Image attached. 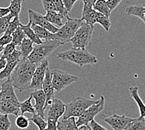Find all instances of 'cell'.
Returning a JSON list of instances; mask_svg holds the SVG:
<instances>
[{
    "instance_id": "8",
    "label": "cell",
    "mask_w": 145,
    "mask_h": 130,
    "mask_svg": "<svg viewBox=\"0 0 145 130\" xmlns=\"http://www.w3.org/2000/svg\"><path fill=\"white\" fill-rule=\"evenodd\" d=\"M105 100L104 96H101L97 103L88 108L84 112L78 117L76 121L78 127L82 125H88L91 121L95 119V116L104 110Z\"/></svg>"
},
{
    "instance_id": "24",
    "label": "cell",
    "mask_w": 145,
    "mask_h": 130,
    "mask_svg": "<svg viewBox=\"0 0 145 130\" xmlns=\"http://www.w3.org/2000/svg\"><path fill=\"white\" fill-rule=\"evenodd\" d=\"M45 17L48 22L53 25H55L58 26H62V19L63 16L58 11H48Z\"/></svg>"
},
{
    "instance_id": "49",
    "label": "cell",
    "mask_w": 145,
    "mask_h": 130,
    "mask_svg": "<svg viewBox=\"0 0 145 130\" xmlns=\"http://www.w3.org/2000/svg\"><path fill=\"white\" fill-rule=\"evenodd\" d=\"M78 129L79 130H91V129L89 124L88 125H82L80 126H78Z\"/></svg>"
},
{
    "instance_id": "10",
    "label": "cell",
    "mask_w": 145,
    "mask_h": 130,
    "mask_svg": "<svg viewBox=\"0 0 145 130\" xmlns=\"http://www.w3.org/2000/svg\"><path fill=\"white\" fill-rule=\"evenodd\" d=\"M48 67V60L44 59L36 66V68L33 73L31 83L29 88L34 89H41L43 87V83L44 79L45 73Z\"/></svg>"
},
{
    "instance_id": "31",
    "label": "cell",
    "mask_w": 145,
    "mask_h": 130,
    "mask_svg": "<svg viewBox=\"0 0 145 130\" xmlns=\"http://www.w3.org/2000/svg\"><path fill=\"white\" fill-rule=\"evenodd\" d=\"M11 35L12 38H13L12 42L16 44V46H20L23 40L26 36L20 26L18 27L17 29L15 30Z\"/></svg>"
},
{
    "instance_id": "45",
    "label": "cell",
    "mask_w": 145,
    "mask_h": 130,
    "mask_svg": "<svg viewBox=\"0 0 145 130\" xmlns=\"http://www.w3.org/2000/svg\"><path fill=\"white\" fill-rule=\"evenodd\" d=\"M48 123V126L46 129L48 130H56L57 129V122L53 120H46Z\"/></svg>"
},
{
    "instance_id": "29",
    "label": "cell",
    "mask_w": 145,
    "mask_h": 130,
    "mask_svg": "<svg viewBox=\"0 0 145 130\" xmlns=\"http://www.w3.org/2000/svg\"><path fill=\"white\" fill-rule=\"evenodd\" d=\"M19 62V61H18ZM18 62H13V63H7V66H5V68L0 71V82L5 79V78H10L12 72H13L14 68L16 65L18 63Z\"/></svg>"
},
{
    "instance_id": "11",
    "label": "cell",
    "mask_w": 145,
    "mask_h": 130,
    "mask_svg": "<svg viewBox=\"0 0 145 130\" xmlns=\"http://www.w3.org/2000/svg\"><path fill=\"white\" fill-rule=\"evenodd\" d=\"M29 22L31 24H35L46 28L48 31L53 33H55L58 31V28L54 26L53 24L48 22L45 16L38 13L37 12L32 10H28V11Z\"/></svg>"
},
{
    "instance_id": "50",
    "label": "cell",
    "mask_w": 145,
    "mask_h": 130,
    "mask_svg": "<svg viewBox=\"0 0 145 130\" xmlns=\"http://www.w3.org/2000/svg\"><path fill=\"white\" fill-rule=\"evenodd\" d=\"M3 49H4V46H0V54H1V53H2L3 51Z\"/></svg>"
},
{
    "instance_id": "36",
    "label": "cell",
    "mask_w": 145,
    "mask_h": 130,
    "mask_svg": "<svg viewBox=\"0 0 145 130\" xmlns=\"http://www.w3.org/2000/svg\"><path fill=\"white\" fill-rule=\"evenodd\" d=\"M11 123L8 114H0V130H8L10 128Z\"/></svg>"
},
{
    "instance_id": "30",
    "label": "cell",
    "mask_w": 145,
    "mask_h": 130,
    "mask_svg": "<svg viewBox=\"0 0 145 130\" xmlns=\"http://www.w3.org/2000/svg\"><path fill=\"white\" fill-rule=\"evenodd\" d=\"M25 0H11L9 6L10 13L13 15L14 17H19L21 10H22V3Z\"/></svg>"
},
{
    "instance_id": "48",
    "label": "cell",
    "mask_w": 145,
    "mask_h": 130,
    "mask_svg": "<svg viewBox=\"0 0 145 130\" xmlns=\"http://www.w3.org/2000/svg\"><path fill=\"white\" fill-rule=\"evenodd\" d=\"M81 1L83 2L84 4L88 5H90V6H91V7H93L97 0H81Z\"/></svg>"
},
{
    "instance_id": "35",
    "label": "cell",
    "mask_w": 145,
    "mask_h": 130,
    "mask_svg": "<svg viewBox=\"0 0 145 130\" xmlns=\"http://www.w3.org/2000/svg\"><path fill=\"white\" fill-rule=\"evenodd\" d=\"M20 22L19 17H14L13 19L11 21V22L9 24V26L5 31L4 35H11L17 29L18 26H20Z\"/></svg>"
},
{
    "instance_id": "9",
    "label": "cell",
    "mask_w": 145,
    "mask_h": 130,
    "mask_svg": "<svg viewBox=\"0 0 145 130\" xmlns=\"http://www.w3.org/2000/svg\"><path fill=\"white\" fill-rule=\"evenodd\" d=\"M65 105L61 100L54 98L45 110L46 120H51L58 123L60 117L64 114Z\"/></svg>"
},
{
    "instance_id": "44",
    "label": "cell",
    "mask_w": 145,
    "mask_h": 130,
    "mask_svg": "<svg viewBox=\"0 0 145 130\" xmlns=\"http://www.w3.org/2000/svg\"><path fill=\"white\" fill-rule=\"evenodd\" d=\"M106 1L109 8L111 11H113L118 6L120 3L122 1V0H106Z\"/></svg>"
},
{
    "instance_id": "15",
    "label": "cell",
    "mask_w": 145,
    "mask_h": 130,
    "mask_svg": "<svg viewBox=\"0 0 145 130\" xmlns=\"http://www.w3.org/2000/svg\"><path fill=\"white\" fill-rule=\"evenodd\" d=\"M30 96H31L35 101V105L33 106L36 113L45 118V104L46 98L43 90L42 89H35V91L30 93Z\"/></svg>"
},
{
    "instance_id": "47",
    "label": "cell",
    "mask_w": 145,
    "mask_h": 130,
    "mask_svg": "<svg viewBox=\"0 0 145 130\" xmlns=\"http://www.w3.org/2000/svg\"><path fill=\"white\" fill-rule=\"evenodd\" d=\"M7 59L0 58V71L3 70V69L5 68V66H7Z\"/></svg>"
},
{
    "instance_id": "39",
    "label": "cell",
    "mask_w": 145,
    "mask_h": 130,
    "mask_svg": "<svg viewBox=\"0 0 145 130\" xmlns=\"http://www.w3.org/2000/svg\"><path fill=\"white\" fill-rule=\"evenodd\" d=\"M21 58H22V53H21L20 50H15L13 53L6 58V59H7V63H13L20 61Z\"/></svg>"
},
{
    "instance_id": "6",
    "label": "cell",
    "mask_w": 145,
    "mask_h": 130,
    "mask_svg": "<svg viewBox=\"0 0 145 130\" xmlns=\"http://www.w3.org/2000/svg\"><path fill=\"white\" fill-rule=\"evenodd\" d=\"M94 26L89 25L84 22L78 29L70 41L72 47L76 48H86L89 45L92 38Z\"/></svg>"
},
{
    "instance_id": "7",
    "label": "cell",
    "mask_w": 145,
    "mask_h": 130,
    "mask_svg": "<svg viewBox=\"0 0 145 130\" xmlns=\"http://www.w3.org/2000/svg\"><path fill=\"white\" fill-rule=\"evenodd\" d=\"M53 73V84L54 89L57 92H59L65 88L78 81V77L67 73L58 69H54Z\"/></svg>"
},
{
    "instance_id": "26",
    "label": "cell",
    "mask_w": 145,
    "mask_h": 130,
    "mask_svg": "<svg viewBox=\"0 0 145 130\" xmlns=\"http://www.w3.org/2000/svg\"><path fill=\"white\" fill-rule=\"evenodd\" d=\"M125 130H145V119L144 117L139 116L137 118H134L129 122Z\"/></svg>"
},
{
    "instance_id": "27",
    "label": "cell",
    "mask_w": 145,
    "mask_h": 130,
    "mask_svg": "<svg viewBox=\"0 0 145 130\" xmlns=\"http://www.w3.org/2000/svg\"><path fill=\"white\" fill-rule=\"evenodd\" d=\"M32 96H30L29 98L23 102H20V108L21 114H24L25 113H35V109L34 106L31 104Z\"/></svg>"
},
{
    "instance_id": "18",
    "label": "cell",
    "mask_w": 145,
    "mask_h": 130,
    "mask_svg": "<svg viewBox=\"0 0 145 130\" xmlns=\"http://www.w3.org/2000/svg\"><path fill=\"white\" fill-rule=\"evenodd\" d=\"M129 89L131 98L137 103L140 111V116L144 117L145 118V104L139 95L138 88L137 86H131L129 88Z\"/></svg>"
},
{
    "instance_id": "22",
    "label": "cell",
    "mask_w": 145,
    "mask_h": 130,
    "mask_svg": "<svg viewBox=\"0 0 145 130\" xmlns=\"http://www.w3.org/2000/svg\"><path fill=\"white\" fill-rule=\"evenodd\" d=\"M31 22H28V23L27 25H22V23L20 24V26L21 28H22L23 31L25 33V35L26 36L27 38H28L30 39L33 43L35 44H40L41 43L42 41L40 38L36 35V33L35 31H33V29L31 28Z\"/></svg>"
},
{
    "instance_id": "12",
    "label": "cell",
    "mask_w": 145,
    "mask_h": 130,
    "mask_svg": "<svg viewBox=\"0 0 145 130\" xmlns=\"http://www.w3.org/2000/svg\"><path fill=\"white\" fill-rule=\"evenodd\" d=\"M42 89L46 95V101L45 104V110L54 98V89L53 84V73L49 68H47L43 83Z\"/></svg>"
},
{
    "instance_id": "42",
    "label": "cell",
    "mask_w": 145,
    "mask_h": 130,
    "mask_svg": "<svg viewBox=\"0 0 145 130\" xmlns=\"http://www.w3.org/2000/svg\"><path fill=\"white\" fill-rule=\"evenodd\" d=\"M89 125L91 130H106L107 129L105 127L103 126L100 124H99L93 119L89 123Z\"/></svg>"
},
{
    "instance_id": "3",
    "label": "cell",
    "mask_w": 145,
    "mask_h": 130,
    "mask_svg": "<svg viewBox=\"0 0 145 130\" xmlns=\"http://www.w3.org/2000/svg\"><path fill=\"white\" fill-rule=\"evenodd\" d=\"M63 44L57 40H45L40 44H35L33 51L28 56L30 61L38 65L46 59L57 48Z\"/></svg>"
},
{
    "instance_id": "14",
    "label": "cell",
    "mask_w": 145,
    "mask_h": 130,
    "mask_svg": "<svg viewBox=\"0 0 145 130\" xmlns=\"http://www.w3.org/2000/svg\"><path fill=\"white\" fill-rule=\"evenodd\" d=\"M134 118L127 117L125 115H118L114 114L112 116H109L104 120L111 128L114 130L125 129L127 125L131 122Z\"/></svg>"
},
{
    "instance_id": "13",
    "label": "cell",
    "mask_w": 145,
    "mask_h": 130,
    "mask_svg": "<svg viewBox=\"0 0 145 130\" xmlns=\"http://www.w3.org/2000/svg\"><path fill=\"white\" fill-rule=\"evenodd\" d=\"M0 88V101H12L19 103L20 101L15 94L14 86L10 78H8L4 82L1 83Z\"/></svg>"
},
{
    "instance_id": "17",
    "label": "cell",
    "mask_w": 145,
    "mask_h": 130,
    "mask_svg": "<svg viewBox=\"0 0 145 130\" xmlns=\"http://www.w3.org/2000/svg\"><path fill=\"white\" fill-rule=\"evenodd\" d=\"M97 13L98 11H96L91 6L84 4L81 19L88 25L94 26L96 23Z\"/></svg>"
},
{
    "instance_id": "46",
    "label": "cell",
    "mask_w": 145,
    "mask_h": 130,
    "mask_svg": "<svg viewBox=\"0 0 145 130\" xmlns=\"http://www.w3.org/2000/svg\"><path fill=\"white\" fill-rule=\"evenodd\" d=\"M10 13V11L9 8H1L0 7V18L5 16L6 15Z\"/></svg>"
},
{
    "instance_id": "5",
    "label": "cell",
    "mask_w": 145,
    "mask_h": 130,
    "mask_svg": "<svg viewBox=\"0 0 145 130\" xmlns=\"http://www.w3.org/2000/svg\"><path fill=\"white\" fill-rule=\"evenodd\" d=\"M67 21L62 26L58 29L55 34V40L61 41L64 44L70 41L71 39L73 37L78 29L82 25L83 21L81 19H76L66 16Z\"/></svg>"
},
{
    "instance_id": "40",
    "label": "cell",
    "mask_w": 145,
    "mask_h": 130,
    "mask_svg": "<svg viewBox=\"0 0 145 130\" xmlns=\"http://www.w3.org/2000/svg\"><path fill=\"white\" fill-rule=\"evenodd\" d=\"M42 5L44 10L48 11H58L53 0H41Z\"/></svg>"
},
{
    "instance_id": "4",
    "label": "cell",
    "mask_w": 145,
    "mask_h": 130,
    "mask_svg": "<svg viewBox=\"0 0 145 130\" xmlns=\"http://www.w3.org/2000/svg\"><path fill=\"white\" fill-rule=\"evenodd\" d=\"M98 100L88 99L77 96L71 102L65 105V111L63 115V118H68L69 117L78 118L88 108L93 104L97 103Z\"/></svg>"
},
{
    "instance_id": "16",
    "label": "cell",
    "mask_w": 145,
    "mask_h": 130,
    "mask_svg": "<svg viewBox=\"0 0 145 130\" xmlns=\"http://www.w3.org/2000/svg\"><path fill=\"white\" fill-rule=\"evenodd\" d=\"M20 112V103H18L12 101H0V114L18 116Z\"/></svg>"
},
{
    "instance_id": "51",
    "label": "cell",
    "mask_w": 145,
    "mask_h": 130,
    "mask_svg": "<svg viewBox=\"0 0 145 130\" xmlns=\"http://www.w3.org/2000/svg\"><path fill=\"white\" fill-rule=\"evenodd\" d=\"M0 89H1V88H0Z\"/></svg>"
},
{
    "instance_id": "20",
    "label": "cell",
    "mask_w": 145,
    "mask_h": 130,
    "mask_svg": "<svg viewBox=\"0 0 145 130\" xmlns=\"http://www.w3.org/2000/svg\"><path fill=\"white\" fill-rule=\"evenodd\" d=\"M125 12L127 15L137 16L142 20L145 24V7L142 5H131L126 8Z\"/></svg>"
},
{
    "instance_id": "37",
    "label": "cell",
    "mask_w": 145,
    "mask_h": 130,
    "mask_svg": "<svg viewBox=\"0 0 145 130\" xmlns=\"http://www.w3.org/2000/svg\"><path fill=\"white\" fill-rule=\"evenodd\" d=\"M16 45L14 43H13V42L5 45V46H4L3 51H2L3 53L1 56V58L6 59V58H7L10 54H11L15 50H16Z\"/></svg>"
},
{
    "instance_id": "19",
    "label": "cell",
    "mask_w": 145,
    "mask_h": 130,
    "mask_svg": "<svg viewBox=\"0 0 145 130\" xmlns=\"http://www.w3.org/2000/svg\"><path fill=\"white\" fill-rule=\"evenodd\" d=\"M57 129L59 130H78V127L75 121V117L62 118L57 123Z\"/></svg>"
},
{
    "instance_id": "33",
    "label": "cell",
    "mask_w": 145,
    "mask_h": 130,
    "mask_svg": "<svg viewBox=\"0 0 145 130\" xmlns=\"http://www.w3.org/2000/svg\"><path fill=\"white\" fill-rule=\"evenodd\" d=\"M13 18L14 16L11 13H9L5 16L0 18V36L7 31L9 24Z\"/></svg>"
},
{
    "instance_id": "43",
    "label": "cell",
    "mask_w": 145,
    "mask_h": 130,
    "mask_svg": "<svg viewBox=\"0 0 145 130\" xmlns=\"http://www.w3.org/2000/svg\"><path fill=\"white\" fill-rule=\"evenodd\" d=\"M77 0H62L63 3L64 5L66 10L69 13L72 10V7L74 5L75 3L76 2Z\"/></svg>"
},
{
    "instance_id": "38",
    "label": "cell",
    "mask_w": 145,
    "mask_h": 130,
    "mask_svg": "<svg viewBox=\"0 0 145 130\" xmlns=\"http://www.w3.org/2000/svg\"><path fill=\"white\" fill-rule=\"evenodd\" d=\"M54 3L57 8V10L61 14L63 18L66 17L68 15V12L66 10L64 5L63 3L62 0H53Z\"/></svg>"
},
{
    "instance_id": "32",
    "label": "cell",
    "mask_w": 145,
    "mask_h": 130,
    "mask_svg": "<svg viewBox=\"0 0 145 130\" xmlns=\"http://www.w3.org/2000/svg\"><path fill=\"white\" fill-rule=\"evenodd\" d=\"M96 23H99L103 27V28L106 31H108L109 29L110 28V26L111 25V23L110 21V18H108L104 14L99 13L98 11L97 15H96Z\"/></svg>"
},
{
    "instance_id": "34",
    "label": "cell",
    "mask_w": 145,
    "mask_h": 130,
    "mask_svg": "<svg viewBox=\"0 0 145 130\" xmlns=\"http://www.w3.org/2000/svg\"><path fill=\"white\" fill-rule=\"evenodd\" d=\"M29 119L25 116L23 114H21L18 116L16 120H15V124L16 126L20 129H26L29 126Z\"/></svg>"
},
{
    "instance_id": "23",
    "label": "cell",
    "mask_w": 145,
    "mask_h": 130,
    "mask_svg": "<svg viewBox=\"0 0 145 130\" xmlns=\"http://www.w3.org/2000/svg\"><path fill=\"white\" fill-rule=\"evenodd\" d=\"M20 47L22 58H28L34 48L33 41L28 38L24 39L20 45Z\"/></svg>"
},
{
    "instance_id": "21",
    "label": "cell",
    "mask_w": 145,
    "mask_h": 130,
    "mask_svg": "<svg viewBox=\"0 0 145 130\" xmlns=\"http://www.w3.org/2000/svg\"><path fill=\"white\" fill-rule=\"evenodd\" d=\"M31 28L36 35L40 39L44 40H55V34L48 31L46 28L35 24H31Z\"/></svg>"
},
{
    "instance_id": "41",
    "label": "cell",
    "mask_w": 145,
    "mask_h": 130,
    "mask_svg": "<svg viewBox=\"0 0 145 130\" xmlns=\"http://www.w3.org/2000/svg\"><path fill=\"white\" fill-rule=\"evenodd\" d=\"M13 40L12 35H4L0 37V46H5L9 43H10Z\"/></svg>"
},
{
    "instance_id": "25",
    "label": "cell",
    "mask_w": 145,
    "mask_h": 130,
    "mask_svg": "<svg viewBox=\"0 0 145 130\" xmlns=\"http://www.w3.org/2000/svg\"><path fill=\"white\" fill-rule=\"evenodd\" d=\"M93 7L96 11L99 12L108 18H110L112 11L109 8L106 0H97L94 5L93 6Z\"/></svg>"
},
{
    "instance_id": "28",
    "label": "cell",
    "mask_w": 145,
    "mask_h": 130,
    "mask_svg": "<svg viewBox=\"0 0 145 130\" xmlns=\"http://www.w3.org/2000/svg\"><path fill=\"white\" fill-rule=\"evenodd\" d=\"M29 120L34 123L40 130L46 129L47 128V121L45 120L43 117L40 116L37 113L35 112L33 113V116L29 119Z\"/></svg>"
},
{
    "instance_id": "1",
    "label": "cell",
    "mask_w": 145,
    "mask_h": 130,
    "mask_svg": "<svg viewBox=\"0 0 145 130\" xmlns=\"http://www.w3.org/2000/svg\"><path fill=\"white\" fill-rule=\"evenodd\" d=\"M36 66L35 63L31 62L28 58H21L10 78L14 88L20 92L29 89Z\"/></svg>"
},
{
    "instance_id": "2",
    "label": "cell",
    "mask_w": 145,
    "mask_h": 130,
    "mask_svg": "<svg viewBox=\"0 0 145 130\" xmlns=\"http://www.w3.org/2000/svg\"><path fill=\"white\" fill-rule=\"evenodd\" d=\"M57 58L63 61H68L74 63L80 67L88 65H93L98 63L95 56L89 53L86 48H71L70 50L58 53Z\"/></svg>"
}]
</instances>
